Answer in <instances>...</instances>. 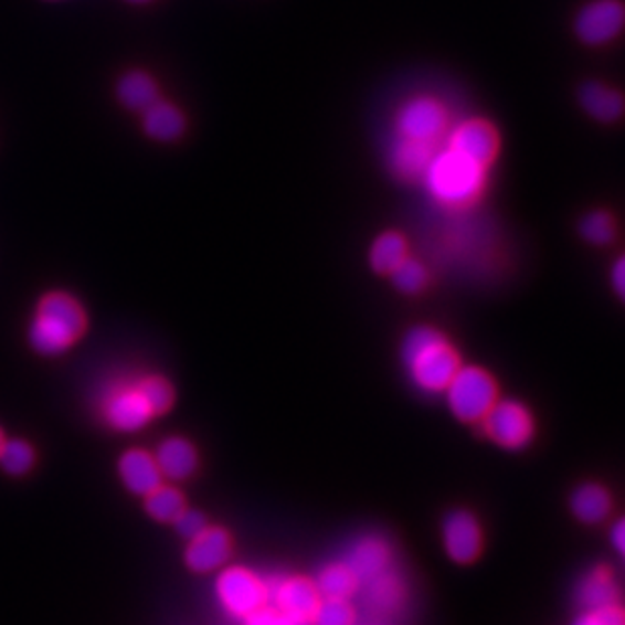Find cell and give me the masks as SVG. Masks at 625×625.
<instances>
[{"mask_svg":"<svg viewBox=\"0 0 625 625\" xmlns=\"http://www.w3.org/2000/svg\"><path fill=\"white\" fill-rule=\"evenodd\" d=\"M401 357L413 385L423 393H442L459 364L452 342L432 326H417L403 340Z\"/></svg>","mask_w":625,"mask_h":625,"instance_id":"cell-1","label":"cell"},{"mask_svg":"<svg viewBox=\"0 0 625 625\" xmlns=\"http://www.w3.org/2000/svg\"><path fill=\"white\" fill-rule=\"evenodd\" d=\"M87 328L82 304L65 292H49L39 306L29 328L31 347L45 357H57L72 349Z\"/></svg>","mask_w":625,"mask_h":625,"instance_id":"cell-2","label":"cell"},{"mask_svg":"<svg viewBox=\"0 0 625 625\" xmlns=\"http://www.w3.org/2000/svg\"><path fill=\"white\" fill-rule=\"evenodd\" d=\"M425 181L430 193L439 203L466 205L480 194L484 167L449 148L442 155H433L432 162L425 170Z\"/></svg>","mask_w":625,"mask_h":625,"instance_id":"cell-3","label":"cell"},{"mask_svg":"<svg viewBox=\"0 0 625 625\" xmlns=\"http://www.w3.org/2000/svg\"><path fill=\"white\" fill-rule=\"evenodd\" d=\"M444 391L449 411L466 423L484 420L498 401V386L492 374L480 367H459Z\"/></svg>","mask_w":625,"mask_h":625,"instance_id":"cell-4","label":"cell"},{"mask_svg":"<svg viewBox=\"0 0 625 625\" xmlns=\"http://www.w3.org/2000/svg\"><path fill=\"white\" fill-rule=\"evenodd\" d=\"M216 597L233 617H247L267 605V581L245 566H227L216 579Z\"/></svg>","mask_w":625,"mask_h":625,"instance_id":"cell-5","label":"cell"},{"mask_svg":"<svg viewBox=\"0 0 625 625\" xmlns=\"http://www.w3.org/2000/svg\"><path fill=\"white\" fill-rule=\"evenodd\" d=\"M480 423L494 444L502 445L506 449H522L534 435L530 411L512 399L496 401Z\"/></svg>","mask_w":625,"mask_h":625,"instance_id":"cell-6","label":"cell"},{"mask_svg":"<svg viewBox=\"0 0 625 625\" xmlns=\"http://www.w3.org/2000/svg\"><path fill=\"white\" fill-rule=\"evenodd\" d=\"M104 417L116 432L133 433L146 427L157 415L134 385L114 389L104 403Z\"/></svg>","mask_w":625,"mask_h":625,"instance_id":"cell-7","label":"cell"},{"mask_svg":"<svg viewBox=\"0 0 625 625\" xmlns=\"http://www.w3.org/2000/svg\"><path fill=\"white\" fill-rule=\"evenodd\" d=\"M267 591L272 607L301 622H310L316 605L322 600L314 581L306 578H279L269 581Z\"/></svg>","mask_w":625,"mask_h":625,"instance_id":"cell-8","label":"cell"},{"mask_svg":"<svg viewBox=\"0 0 625 625\" xmlns=\"http://www.w3.org/2000/svg\"><path fill=\"white\" fill-rule=\"evenodd\" d=\"M398 126L401 138L432 145L444 134V108L433 99L417 97L399 112Z\"/></svg>","mask_w":625,"mask_h":625,"instance_id":"cell-9","label":"cell"},{"mask_svg":"<svg viewBox=\"0 0 625 625\" xmlns=\"http://www.w3.org/2000/svg\"><path fill=\"white\" fill-rule=\"evenodd\" d=\"M445 553L456 563H472L478 559L481 551L480 522L468 510L449 512L442 527Z\"/></svg>","mask_w":625,"mask_h":625,"instance_id":"cell-10","label":"cell"},{"mask_svg":"<svg viewBox=\"0 0 625 625\" xmlns=\"http://www.w3.org/2000/svg\"><path fill=\"white\" fill-rule=\"evenodd\" d=\"M624 24V7L617 0H595L578 17V35L590 45L612 41Z\"/></svg>","mask_w":625,"mask_h":625,"instance_id":"cell-11","label":"cell"},{"mask_svg":"<svg viewBox=\"0 0 625 625\" xmlns=\"http://www.w3.org/2000/svg\"><path fill=\"white\" fill-rule=\"evenodd\" d=\"M231 551H233V544H231L227 530L205 527L189 541L184 561L194 573H211L227 563Z\"/></svg>","mask_w":625,"mask_h":625,"instance_id":"cell-12","label":"cell"},{"mask_svg":"<svg viewBox=\"0 0 625 625\" xmlns=\"http://www.w3.org/2000/svg\"><path fill=\"white\" fill-rule=\"evenodd\" d=\"M391 559H393V553H391L389 542L377 534H369L350 544L342 563L349 566L362 585L369 579L377 578L386 571L391 566Z\"/></svg>","mask_w":625,"mask_h":625,"instance_id":"cell-13","label":"cell"},{"mask_svg":"<svg viewBox=\"0 0 625 625\" xmlns=\"http://www.w3.org/2000/svg\"><path fill=\"white\" fill-rule=\"evenodd\" d=\"M452 150L486 167L498 152V134L490 124L480 120L466 121L452 134Z\"/></svg>","mask_w":625,"mask_h":625,"instance_id":"cell-14","label":"cell"},{"mask_svg":"<svg viewBox=\"0 0 625 625\" xmlns=\"http://www.w3.org/2000/svg\"><path fill=\"white\" fill-rule=\"evenodd\" d=\"M120 478L124 486L136 494L146 496L162 484V474L157 466V459L145 449H130L120 457Z\"/></svg>","mask_w":625,"mask_h":625,"instance_id":"cell-15","label":"cell"},{"mask_svg":"<svg viewBox=\"0 0 625 625\" xmlns=\"http://www.w3.org/2000/svg\"><path fill=\"white\" fill-rule=\"evenodd\" d=\"M158 469L162 474V478H169L172 481L187 480L191 478L199 464V456L191 442L182 439V437H169L162 444L158 445L157 454Z\"/></svg>","mask_w":625,"mask_h":625,"instance_id":"cell-16","label":"cell"},{"mask_svg":"<svg viewBox=\"0 0 625 625\" xmlns=\"http://www.w3.org/2000/svg\"><path fill=\"white\" fill-rule=\"evenodd\" d=\"M581 610H597L619 603V587L607 566H597L579 581L575 593Z\"/></svg>","mask_w":625,"mask_h":625,"instance_id":"cell-17","label":"cell"},{"mask_svg":"<svg viewBox=\"0 0 625 625\" xmlns=\"http://www.w3.org/2000/svg\"><path fill=\"white\" fill-rule=\"evenodd\" d=\"M364 590V602L371 607L373 614H393L405 602V583L398 573L389 566L381 575L369 579Z\"/></svg>","mask_w":625,"mask_h":625,"instance_id":"cell-18","label":"cell"},{"mask_svg":"<svg viewBox=\"0 0 625 625\" xmlns=\"http://www.w3.org/2000/svg\"><path fill=\"white\" fill-rule=\"evenodd\" d=\"M612 496L600 484H583L571 496V510L585 525H600L612 515Z\"/></svg>","mask_w":625,"mask_h":625,"instance_id":"cell-19","label":"cell"},{"mask_svg":"<svg viewBox=\"0 0 625 625\" xmlns=\"http://www.w3.org/2000/svg\"><path fill=\"white\" fill-rule=\"evenodd\" d=\"M432 158V145L410 140V138H401L398 145H395V148H393L391 162H393V169H395L399 177H403V179H417L421 174H425V170L430 167Z\"/></svg>","mask_w":625,"mask_h":625,"instance_id":"cell-20","label":"cell"},{"mask_svg":"<svg viewBox=\"0 0 625 625\" xmlns=\"http://www.w3.org/2000/svg\"><path fill=\"white\" fill-rule=\"evenodd\" d=\"M314 585L322 600H350L361 587V581L350 571L349 566L340 561V563L326 565L318 573Z\"/></svg>","mask_w":625,"mask_h":625,"instance_id":"cell-21","label":"cell"},{"mask_svg":"<svg viewBox=\"0 0 625 625\" xmlns=\"http://www.w3.org/2000/svg\"><path fill=\"white\" fill-rule=\"evenodd\" d=\"M145 130L155 140H177L184 133V118L179 108L165 102H155L145 109Z\"/></svg>","mask_w":625,"mask_h":625,"instance_id":"cell-22","label":"cell"},{"mask_svg":"<svg viewBox=\"0 0 625 625\" xmlns=\"http://www.w3.org/2000/svg\"><path fill=\"white\" fill-rule=\"evenodd\" d=\"M118 97L126 108L145 112L158 102V87L148 73L130 72L118 84Z\"/></svg>","mask_w":625,"mask_h":625,"instance_id":"cell-23","label":"cell"},{"mask_svg":"<svg viewBox=\"0 0 625 625\" xmlns=\"http://www.w3.org/2000/svg\"><path fill=\"white\" fill-rule=\"evenodd\" d=\"M581 104L583 108L595 116L597 120L614 121L622 116L624 102L622 96L602 84L583 85L581 89Z\"/></svg>","mask_w":625,"mask_h":625,"instance_id":"cell-24","label":"cell"},{"mask_svg":"<svg viewBox=\"0 0 625 625\" xmlns=\"http://www.w3.org/2000/svg\"><path fill=\"white\" fill-rule=\"evenodd\" d=\"M407 257V243L399 233H385L374 241L371 265L377 274H391Z\"/></svg>","mask_w":625,"mask_h":625,"instance_id":"cell-25","label":"cell"},{"mask_svg":"<svg viewBox=\"0 0 625 625\" xmlns=\"http://www.w3.org/2000/svg\"><path fill=\"white\" fill-rule=\"evenodd\" d=\"M146 512L158 522H172L181 515L184 506L182 494L172 486H158L152 492L146 494Z\"/></svg>","mask_w":625,"mask_h":625,"instance_id":"cell-26","label":"cell"},{"mask_svg":"<svg viewBox=\"0 0 625 625\" xmlns=\"http://www.w3.org/2000/svg\"><path fill=\"white\" fill-rule=\"evenodd\" d=\"M35 464L33 447L23 439L4 442L0 449V466L11 476H23Z\"/></svg>","mask_w":625,"mask_h":625,"instance_id":"cell-27","label":"cell"},{"mask_svg":"<svg viewBox=\"0 0 625 625\" xmlns=\"http://www.w3.org/2000/svg\"><path fill=\"white\" fill-rule=\"evenodd\" d=\"M310 625H357V612L349 600H320Z\"/></svg>","mask_w":625,"mask_h":625,"instance_id":"cell-28","label":"cell"},{"mask_svg":"<svg viewBox=\"0 0 625 625\" xmlns=\"http://www.w3.org/2000/svg\"><path fill=\"white\" fill-rule=\"evenodd\" d=\"M138 391L142 393L148 407L152 410L155 415H162L172 407L174 401V391L167 379L162 377H145L138 383Z\"/></svg>","mask_w":625,"mask_h":625,"instance_id":"cell-29","label":"cell"},{"mask_svg":"<svg viewBox=\"0 0 625 625\" xmlns=\"http://www.w3.org/2000/svg\"><path fill=\"white\" fill-rule=\"evenodd\" d=\"M391 277H393V284H395L403 294H417V292H421V289L427 286V272H425V267H423L420 262L410 259V257H405V259L391 272Z\"/></svg>","mask_w":625,"mask_h":625,"instance_id":"cell-30","label":"cell"},{"mask_svg":"<svg viewBox=\"0 0 625 625\" xmlns=\"http://www.w3.org/2000/svg\"><path fill=\"white\" fill-rule=\"evenodd\" d=\"M581 235L595 245H607L615 237L614 219L607 213H591L581 221Z\"/></svg>","mask_w":625,"mask_h":625,"instance_id":"cell-31","label":"cell"},{"mask_svg":"<svg viewBox=\"0 0 625 625\" xmlns=\"http://www.w3.org/2000/svg\"><path fill=\"white\" fill-rule=\"evenodd\" d=\"M573 625H625L624 610L619 607V603L597 610H583Z\"/></svg>","mask_w":625,"mask_h":625,"instance_id":"cell-32","label":"cell"},{"mask_svg":"<svg viewBox=\"0 0 625 625\" xmlns=\"http://www.w3.org/2000/svg\"><path fill=\"white\" fill-rule=\"evenodd\" d=\"M245 625H310L308 622H301V619H296V617H289V615L282 614L277 612L276 607H259L257 612H253L252 615L245 617Z\"/></svg>","mask_w":625,"mask_h":625,"instance_id":"cell-33","label":"cell"},{"mask_svg":"<svg viewBox=\"0 0 625 625\" xmlns=\"http://www.w3.org/2000/svg\"><path fill=\"white\" fill-rule=\"evenodd\" d=\"M174 522V527H177V532L184 537L187 541H191L193 537H197L201 530L205 529L206 522L205 517L201 515V512H197V510H182L179 517L172 520Z\"/></svg>","mask_w":625,"mask_h":625,"instance_id":"cell-34","label":"cell"},{"mask_svg":"<svg viewBox=\"0 0 625 625\" xmlns=\"http://www.w3.org/2000/svg\"><path fill=\"white\" fill-rule=\"evenodd\" d=\"M612 542H614L615 551L624 554L625 549V525L624 520H617L612 529Z\"/></svg>","mask_w":625,"mask_h":625,"instance_id":"cell-35","label":"cell"},{"mask_svg":"<svg viewBox=\"0 0 625 625\" xmlns=\"http://www.w3.org/2000/svg\"><path fill=\"white\" fill-rule=\"evenodd\" d=\"M612 279H614L615 289L619 296H624L625 288V264L624 259H617V264L614 267V274H612Z\"/></svg>","mask_w":625,"mask_h":625,"instance_id":"cell-36","label":"cell"},{"mask_svg":"<svg viewBox=\"0 0 625 625\" xmlns=\"http://www.w3.org/2000/svg\"><path fill=\"white\" fill-rule=\"evenodd\" d=\"M2 444H4V437H2V432H0V449H2Z\"/></svg>","mask_w":625,"mask_h":625,"instance_id":"cell-37","label":"cell"},{"mask_svg":"<svg viewBox=\"0 0 625 625\" xmlns=\"http://www.w3.org/2000/svg\"><path fill=\"white\" fill-rule=\"evenodd\" d=\"M134 2H146V0H134Z\"/></svg>","mask_w":625,"mask_h":625,"instance_id":"cell-38","label":"cell"}]
</instances>
